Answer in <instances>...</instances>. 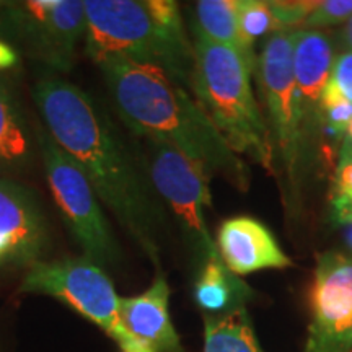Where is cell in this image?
<instances>
[{
  "mask_svg": "<svg viewBox=\"0 0 352 352\" xmlns=\"http://www.w3.org/2000/svg\"><path fill=\"white\" fill-rule=\"evenodd\" d=\"M352 16V0H324L305 20L300 30H321L340 25Z\"/></svg>",
  "mask_w": 352,
  "mask_h": 352,
  "instance_id": "obj_22",
  "label": "cell"
},
{
  "mask_svg": "<svg viewBox=\"0 0 352 352\" xmlns=\"http://www.w3.org/2000/svg\"><path fill=\"white\" fill-rule=\"evenodd\" d=\"M239 26L250 46H254V39L263 34L279 33L267 0H240Z\"/></svg>",
  "mask_w": 352,
  "mask_h": 352,
  "instance_id": "obj_19",
  "label": "cell"
},
{
  "mask_svg": "<svg viewBox=\"0 0 352 352\" xmlns=\"http://www.w3.org/2000/svg\"><path fill=\"white\" fill-rule=\"evenodd\" d=\"M38 155L34 127L10 83L0 76V178L28 171Z\"/></svg>",
  "mask_w": 352,
  "mask_h": 352,
  "instance_id": "obj_15",
  "label": "cell"
},
{
  "mask_svg": "<svg viewBox=\"0 0 352 352\" xmlns=\"http://www.w3.org/2000/svg\"><path fill=\"white\" fill-rule=\"evenodd\" d=\"M342 41L349 47V51H352V16L346 21L344 32H342Z\"/></svg>",
  "mask_w": 352,
  "mask_h": 352,
  "instance_id": "obj_25",
  "label": "cell"
},
{
  "mask_svg": "<svg viewBox=\"0 0 352 352\" xmlns=\"http://www.w3.org/2000/svg\"><path fill=\"white\" fill-rule=\"evenodd\" d=\"M240 0H199L195 3V34L239 52L248 69H254V52L241 36L239 26Z\"/></svg>",
  "mask_w": 352,
  "mask_h": 352,
  "instance_id": "obj_16",
  "label": "cell"
},
{
  "mask_svg": "<svg viewBox=\"0 0 352 352\" xmlns=\"http://www.w3.org/2000/svg\"><path fill=\"white\" fill-rule=\"evenodd\" d=\"M333 219L338 223L352 222V158L340 160L331 197Z\"/></svg>",
  "mask_w": 352,
  "mask_h": 352,
  "instance_id": "obj_20",
  "label": "cell"
},
{
  "mask_svg": "<svg viewBox=\"0 0 352 352\" xmlns=\"http://www.w3.org/2000/svg\"><path fill=\"white\" fill-rule=\"evenodd\" d=\"M20 292L64 302L116 342L121 352H158L127 331L121 318V297L107 271L87 256L44 259L26 270Z\"/></svg>",
  "mask_w": 352,
  "mask_h": 352,
  "instance_id": "obj_5",
  "label": "cell"
},
{
  "mask_svg": "<svg viewBox=\"0 0 352 352\" xmlns=\"http://www.w3.org/2000/svg\"><path fill=\"white\" fill-rule=\"evenodd\" d=\"M217 250L227 270L235 276L292 266L270 228L246 215L232 217L220 226Z\"/></svg>",
  "mask_w": 352,
  "mask_h": 352,
  "instance_id": "obj_12",
  "label": "cell"
},
{
  "mask_svg": "<svg viewBox=\"0 0 352 352\" xmlns=\"http://www.w3.org/2000/svg\"><path fill=\"white\" fill-rule=\"evenodd\" d=\"M16 63H19V51L0 39V72L15 67Z\"/></svg>",
  "mask_w": 352,
  "mask_h": 352,
  "instance_id": "obj_24",
  "label": "cell"
},
{
  "mask_svg": "<svg viewBox=\"0 0 352 352\" xmlns=\"http://www.w3.org/2000/svg\"><path fill=\"white\" fill-rule=\"evenodd\" d=\"M347 226H349V228H347V243H349V246H351V250H352V222L351 223H347Z\"/></svg>",
  "mask_w": 352,
  "mask_h": 352,
  "instance_id": "obj_26",
  "label": "cell"
},
{
  "mask_svg": "<svg viewBox=\"0 0 352 352\" xmlns=\"http://www.w3.org/2000/svg\"><path fill=\"white\" fill-rule=\"evenodd\" d=\"M147 142V171L155 192L168 206L183 232L189 252L199 270L208 261H222L217 243L206 223V208H210V173L171 145L160 140Z\"/></svg>",
  "mask_w": 352,
  "mask_h": 352,
  "instance_id": "obj_8",
  "label": "cell"
},
{
  "mask_svg": "<svg viewBox=\"0 0 352 352\" xmlns=\"http://www.w3.org/2000/svg\"><path fill=\"white\" fill-rule=\"evenodd\" d=\"M3 6H6V2H0V8H2Z\"/></svg>",
  "mask_w": 352,
  "mask_h": 352,
  "instance_id": "obj_27",
  "label": "cell"
},
{
  "mask_svg": "<svg viewBox=\"0 0 352 352\" xmlns=\"http://www.w3.org/2000/svg\"><path fill=\"white\" fill-rule=\"evenodd\" d=\"M294 33H272L259 56L258 69L272 140L279 148L289 179L296 183L305 139V118L292 69Z\"/></svg>",
  "mask_w": 352,
  "mask_h": 352,
  "instance_id": "obj_9",
  "label": "cell"
},
{
  "mask_svg": "<svg viewBox=\"0 0 352 352\" xmlns=\"http://www.w3.org/2000/svg\"><path fill=\"white\" fill-rule=\"evenodd\" d=\"M310 302L311 321L303 352H352V256L321 254Z\"/></svg>",
  "mask_w": 352,
  "mask_h": 352,
  "instance_id": "obj_10",
  "label": "cell"
},
{
  "mask_svg": "<svg viewBox=\"0 0 352 352\" xmlns=\"http://www.w3.org/2000/svg\"><path fill=\"white\" fill-rule=\"evenodd\" d=\"M270 8L277 23V32H296L300 30L310 13L315 10L318 2L316 0H267Z\"/></svg>",
  "mask_w": 352,
  "mask_h": 352,
  "instance_id": "obj_21",
  "label": "cell"
},
{
  "mask_svg": "<svg viewBox=\"0 0 352 352\" xmlns=\"http://www.w3.org/2000/svg\"><path fill=\"white\" fill-rule=\"evenodd\" d=\"M334 51L331 38L321 30H296L292 69L300 95L303 118L318 116V104L324 87L331 78Z\"/></svg>",
  "mask_w": 352,
  "mask_h": 352,
  "instance_id": "obj_14",
  "label": "cell"
},
{
  "mask_svg": "<svg viewBox=\"0 0 352 352\" xmlns=\"http://www.w3.org/2000/svg\"><path fill=\"white\" fill-rule=\"evenodd\" d=\"M121 121L144 139L175 147L239 191L250 189L248 165L232 151L195 95L164 69L132 59L98 64Z\"/></svg>",
  "mask_w": 352,
  "mask_h": 352,
  "instance_id": "obj_2",
  "label": "cell"
},
{
  "mask_svg": "<svg viewBox=\"0 0 352 352\" xmlns=\"http://www.w3.org/2000/svg\"><path fill=\"white\" fill-rule=\"evenodd\" d=\"M250 292L248 285L227 270L223 261H208L199 270L195 298L204 311L223 315L243 307Z\"/></svg>",
  "mask_w": 352,
  "mask_h": 352,
  "instance_id": "obj_17",
  "label": "cell"
},
{
  "mask_svg": "<svg viewBox=\"0 0 352 352\" xmlns=\"http://www.w3.org/2000/svg\"><path fill=\"white\" fill-rule=\"evenodd\" d=\"M239 52L196 36L191 91L232 151L276 173L274 142Z\"/></svg>",
  "mask_w": 352,
  "mask_h": 352,
  "instance_id": "obj_4",
  "label": "cell"
},
{
  "mask_svg": "<svg viewBox=\"0 0 352 352\" xmlns=\"http://www.w3.org/2000/svg\"><path fill=\"white\" fill-rule=\"evenodd\" d=\"M204 352H264L245 307L206 316Z\"/></svg>",
  "mask_w": 352,
  "mask_h": 352,
  "instance_id": "obj_18",
  "label": "cell"
},
{
  "mask_svg": "<svg viewBox=\"0 0 352 352\" xmlns=\"http://www.w3.org/2000/svg\"><path fill=\"white\" fill-rule=\"evenodd\" d=\"M85 54L98 65L132 59L164 69L191 91L195 44L175 0H83ZM192 94V91H191Z\"/></svg>",
  "mask_w": 352,
  "mask_h": 352,
  "instance_id": "obj_3",
  "label": "cell"
},
{
  "mask_svg": "<svg viewBox=\"0 0 352 352\" xmlns=\"http://www.w3.org/2000/svg\"><path fill=\"white\" fill-rule=\"evenodd\" d=\"M34 132L52 197L83 256L103 270L116 266L122 252L95 189L76 162L54 142L43 122L34 126Z\"/></svg>",
  "mask_w": 352,
  "mask_h": 352,
  "instance_id": "obj_6",
  "label": "cell"
},
{
  "mask_svg": "<svg viewBox=\"0 0 352 352\" xmlns=\"http://www.w3.org/2000/svg\"><path fill=\"white\" fill-rule=\"evenodd\" d=\"M121 318L127 331L158 352H183L170 316V287L162 272L145 292L121 297Z\"/></svg>",
  "mask_w": 352,
  "mask_h": 352,
  "instance_id": "obj_13",
  "label": "cell"
},
{
  "mask_svg": "<svg viewBox=\"0 0 352 352\" xmlns=\"http://www.w3.org/2000/svg\"><path fill=\"white\" fill-rule=\"evenodd\" d=\"M51 227L38 197L12 178H0V272L46 259Z\"/></svg>",
  "mask_w": 352,
  "mask_h": 352,
  "instance_id": "obj_11",
  "label": "cell"
},
{
  "mask_svg": "<svg viewBox=\"0 0 352 352\" xmlns=\"http://www.w3.org/2000/svg\"><path fill=\"white\" fill-rule=\"evenodd\" d=\"M33 100L44 127L83 171L101 204L140 252L160 266L164 206L108 113L83 88L59 76L39 78Z\"/></svg>",
  "mask_w": 352,
  "mask_h": 352,
  "instance_id": "obj_1",
  "label": "cell"
},
{
  "mask_svg": "<svg viewBox=\"0 0 352 352\" xmlns=\"http://www.w3.org/2000/svg\"><path fill=\"white\" fill-rule=\"evenodd\" d=\"M87 32L83 0H20L0 8V39L54 72H69Z\"/></svg>",
  "mask_w": 352,
  "mask_h": 352,
  "instance_id": "obj_7",
  "label": "cell"
},
{
  "mask_svg": "<svg viewBox=\"0 0 352 352\" xmlns=\"http://www.w3.org/2000/svg\"><path fill=\"white\" fill-rule=\"evenodd\" d=\"M329 82L338 88V91L347 101L352 103V51L342 52L334 59Z\"/></svg>",
  "mask_w": 352,
  "mask_h": 352,
  "instance_id": "obj_23",
  "label": "cell"
}]
</instances>
